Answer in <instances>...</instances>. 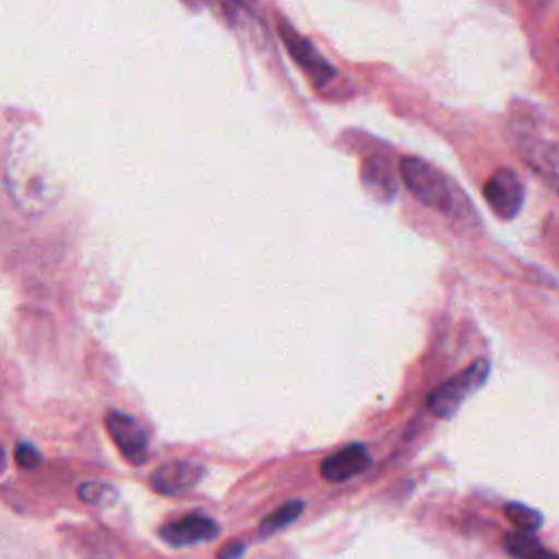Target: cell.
I'll return each instance as SVG.
<instances>
[{"label":"cell","mask_w":559,"mask_h":559,"mask_svg":"<svg viewBox=\"0 0 559 559\" xmlns=\"http://www.w3.org/2000/svg\"><path fill=\"white\" fill-rule=\"evenodd\" d=\"M400 175H402L404 186L411 190V194L419 203H424L432 210H439V212H450L454 207L450 183L437 168H432L421 157H415V155L402 157Z\"/></svg>","instance_id":"6da1fadb"},{"label":"cell","mask_w":559,"mask_h":559,"mask_svg":"<svg viewBox=\"0 0 559 559\" xmlns=\"http://www.w3.org/2000/svg\"><path fill=\"white\" fill-rule=\"evenodd\" d=\"M489 369H491L489 360L478 358L472 365H467L463 371L448 378L441 386H437L428 395V402H426L428 411L437 417H443V419L452 417L461 408L465 397L476 393L485 384V380L489 376Z\"/></svg>","instance_id":"7a4b0ae2"},{"label":"cell","mask_w":559,"mask_h":559,"mask_svg":"<svg viewBox=\"0 0 559 559\" xmlns=\"http://www.w3.org/2000/svg\"><path fill=\"white\" fill-rule=\"evenodd\" d=\"M105 428L120 450V454L131 465H142L148 459V437L146 430L140 426V421L127 413L109 411L105 415Z\"/></svg>","instance_id":"3957f363"},{"label":"cell","mask_w":559,"mask_h":559,"mask_svg":"<svg viewBox=\"0 0 559 559\" xmlns=\"http://www.w3.org/2000/svg\"><path fill=\"white\" fill-rule=\"evenodd\" d=\"M485 201L500 218H513L524 203V186L509 168H498L483 188Z\"/></svg>","instance_id":"277c9868"},{"label":"cell","mask_w":559,"mask_h":559,"mask_svg":"<svg viewBox=\"0 0 559 559\" xmlns=\"http://www.w3.org/2000/svg\"><path fill=\"white\" fill-rule=\"evenodd\" d=\"M277 28L290 57L304 68V72L310 76L314 85H323L334 76V68L319 55V50L301 33H297L288 22H280Z\"/></svg>","instance_id":"5b68a950"},{"label":"cell","mask_w":559,"mask_h":559,"mask_svg":"<svg viewBox=\"0 0 559 559\" xmlns=\"http://www.w3.org/2000/svg\"><path fill=\"white\" fill-rule=\"evenodd\" d=\"M205 467L197 461H170L151 474V485L162 496H179L201 483Z\"/></svg>","instance_id":"8992f818"},{"label":"cell","mask_w":559,"mask_h":559,"mask_svg":"<svg viewBox=\"0 0 559 559\" xmlns=\"http://www.w3.org/2000/svg\"><path fill=\"white\" fill-rule=\"evenodd\" d=\"M159 535L170 546H192L210 542L218 535V524L201 513H190L181 520H173L159 528Z\"/></svg>","instance_id":"52a82bcc"},{"label":"cell","mask_w":559,"mask_h":559,"mask_svg":"<svg viewBox=\"0 0 559 559\" xmlns=\"http://www.w3.org/2000/svg\"><path fill=\"white\" fill-rule=\"evenodd\" d=\"M369 452L362 443H352L341 448L338 452L330 454L321 463V476L328 483H345L360 474L369 465Z\"/></svg>","instance_id":"ba28073f"},{"label":"cell","mask_w":559,"mask_h":559,"mask_svg":"<svg viewBox=\"0 0 559 559\" xmlns=\"http://www.w3.org/2000/svg\"><path fill=\"white\" fill-rule=\"evenodd\" d=\"M360 173H362L360 175L362 186L367 188L369 194H373L380 201L393 199V194H395V179H393V175H391L386 164L376 162V159H365Z\"/></svg>","instance_id":"9c48e42d"},{"label":"cell","mask_w":559,"mask_h":559,"mask_svg":"<svg viewBox=\"0 0 559 559\" xmlns=\"http://www.w3.org/2000/svg\"><path fill=\"white\" fill-rule=\"evenodd\" d=\"M502 544L513 559H557V555L542 546L533 535L511 533L504 537Z\"/></svg>","instance_id":"30bf717a"},{"label":"cell","mask_w":559,"mask_h":559,"mask_svg":"<svg viewBox=\"0 0 559 559\" xmlns=\"http://www.w3.org/2000/svg\"><path fill=\"white\" fill-rule=\"evenodd\" d=\"M79 498L92 507H98V509H105V507H114L118 502V489L109 483H103V480H87L79 487Z\"/></svg>","instance_id":"8fae6325"},{"label":"cell","mask_w":559,"mask_h":559,"mask_svg":"<svg viewBox=\"0 0 559 559\" xmlns=\"http://www.w3.org/2000/svg\"><path fill=\"white\" fill-rule=\"evenodd\" d=\"M304 511V502L301 500H288L284 502L280 509H275L271 515H266L260 524L262 535H273L280 528H286L288 524H293Z\"/></svg>","instance_id":"7c38bea8"},{"label":"cell","mask_w":559,"mask_h":559,"mask_svg":"<svg viewBox=\"0 0 559 559\" xmlns=\"http://www.w3.org/2000/svg\"><path fill=\"white\" fill-rule=\"evenodd\" d=\"M504 515L518 528V533H524V535H533L542 526V515L522 502H509L504 507Z\"/></svg>","instance_id":"4fadbf2b"},{"label":"cell","mask_w":559,"mask_h":559,"mask_svg":"<svg viewBox=\"0 0 559 559\" xmlns=\"http://www.w3.org/2000/svg\"><path fill=\"white\" fill-rule=\"evenodd\" d=\"M15 463L24 469H35L41 463V454L33 443H17Z\"/></svg>","instance_id":"5bb4252c"},{"label":"cell","mask_w":559,"mask_h":559,"mask_svg":"<svg viewBox=\"0 0 559 559\" xmlns=\"http://www.w3.org/2000/svg\"><path fill=\"white\" fill-rule=\"evenodd\" d=\"M242 555H245V546L240 542H229L227 546L221 548L216 559H242Z\"/></svg>","instance_id":"9a60e30c"}]
</instances>
